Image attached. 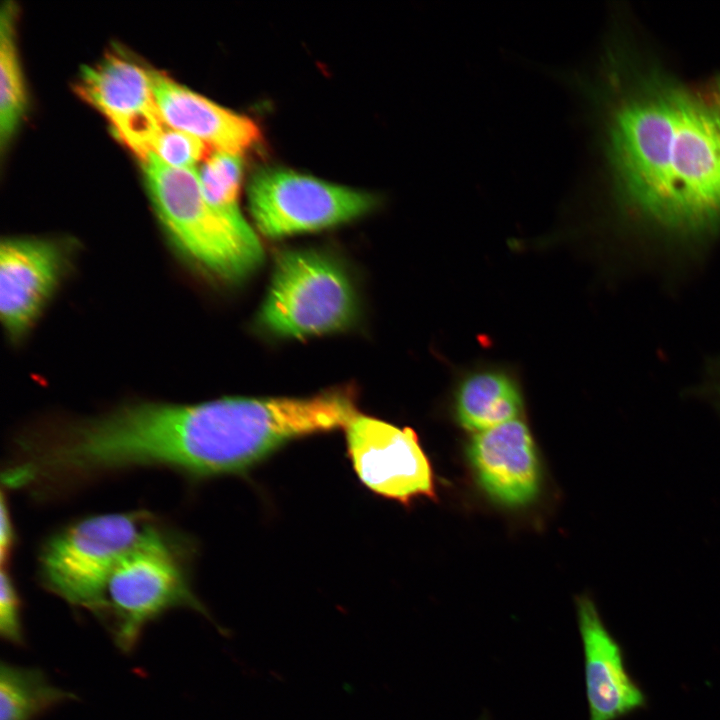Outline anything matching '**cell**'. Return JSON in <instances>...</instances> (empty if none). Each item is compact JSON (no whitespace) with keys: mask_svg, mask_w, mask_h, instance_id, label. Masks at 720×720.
Masks as SVG:
<instances>
[{"mask_svg":"<svg viewBox=\"0 0 720 720\" xmlns=\"http://www.w3.org/2000/svg\"><path fill=\"white\" fill-rule=\"evenodd\" d=\"M156 104L165 124L186 132L215 151L240 155L262 141L258 125L150 69Z\"/></svg>","mask_w":720,"mask_h":720,"instance_id":"7c38bea8","label":"cell"},{"mask_svg":"<svg viewBox=\"0 0 720 720\" xmlns=\"http://www.w3.org/2000/svg\"><path fill=\"white\" fill-rule=\"evenodd\" d=\"M521 408L517 385L499 371L471 373L460 382L456 391L457 420L471 431L482 432L515 420Z\"/></svg>","mask_w":720,"mask_h":720,"instance_id":"4fadbf2b","label":"cell"},{"mask_svg":"<svg viewBox=\"0 0 720 720\" xmlns=\"http://www.w3.org/2000/svg\"><path fill=\"white\" fill-rule=\"evenodd\" d=\"M1 530H0V560L2 566L8 564L16 543L15 530L11 518L9 506L2 493L1 497Z\"/></svg>","mask_w":720,"mask_h":720,"instance_id":"d6986e66","label":"cell"},{"mask_svg":"<svg viewBox=\"0 0 720 720\" xmlns=\"http://www.w3.org/2000/svg\"><path fill=\"white\" fill-rule=\"evenodd\" d=\"M247 193L255 224L268 237L345 223L369 213L378 203L374 194L281 167L257 169Z\"/></svg>","mask_w":720,"mask_h":720,"instance_id":"8992f818","label":"cell"},{"mask_svg":"<svg viewBox=\"0 0 720 720\" xmlns=\"http://www.w3.org/2000/svg\"><path fill=\"white\" fill-rule=\"evenodd\" d=\"M17 8L11 1L0 13V147L4 153L27 109V93L16 40Z\"/></svg>","mask_w":720,"mask_h":720,"instance_id":"5bb4252c","label":"cell"},{"mask_svg":"<svg viewBox=\"0 0 720 720\" xmlns=\"http://www.w3.org/2000/svg\"><path fill=\"white\" fill-rule=\"evenodd\" d=\"M0 634L7 642L15 645L23 643V632L20 619V598L14 581L6 567L1 568Z\"/></svg>","mask_w":720,"mask_h":720,"instance_id":"ac0fdd59","label":"cell"},{"mask_svg":"<svg viewBox=\"0 0 720 720\" xmlns=\"http://www.w3.org/2000/svg\"><path fill=\"white\" fill-rule=\"evenodd\" d=\"M70 247L50 238L9 237L0 247V314L18 340L36 322L69 263Z\"/></svg>","mask_w":720,"mask_h":720,"instance_id":"9c48e42d","label":"cell"},{"mask_svg":"<svg viewBox=\"0 0 720 720\" xmlns=\"http://www.w3.org/2000/svg\"><path fill=\"white\" fill-rule=\"evenodd\" d=\"M146 511L86 517L57 531L42 546L39 576L70 605L98 614L108 609L107 585L117 565L160 530Z\"/></svg>","mask_w":720,"mask_h":720,"instance_id":"3957f363","label":"cell"},{"mask_svg":"<svg viewBox=\"0 0 720 720\" xmlns=\"http://www.w3.org/2000/svg\"><path fill=\"white\" fill-rule=\"evenodd\" d=\"M145 187L168 238L202 271L228 282L254 272L263 261L258 237L240 234L209 205L196 169H178L154 153L141 161Z\"/></svg>","mask_w":720,"mask_h":720,"instance_id":"7a4b0ae2","label":"cell"},{"mask_svg":"<svg viewBox=\"0 0 720 720\" xmlns=\"http://www.w3.org/2000/svg\"><path fill=\"white\" fill-rule=\"evenodd\" d=\"M209 146L198 138L168 126L158 136L153 152L163 163L178 169H195L204 161Z\"/></svg>","mask_w":720,"mask_h":720,"instance_id":"e0dca14e","label":"cell"},{"mask_svg":"<svg viewBox=\"0 0 720 720\" xmlns=\"http://www.w3.org/2000/svg\"><path fill=\"white\" fill-rule=\"evenodd\" d=\"M345 436L355 473L375 494L405 505L435 497L431 464L413 429L358 414Z\"/></svg>","mask_w":720,"mask_h":720,"instance_id":"52a82bcc","label":"cell"},{"mask_svg":"<svg viewBox=\"0 0 720 720\" xmlns=\"http://www.w3.org/2000/svg\"><path fill=\"white\" fill-rule=\"evenodd\" d=\"M607 144L622 195L649 218L697 229L720 217V114L710 104L648 86L613 110Z\"/></svg>","mask_w":720,"mask_h":720,"instance_id":"6da1fadb","label":"cell"},{"mask_svg":"<svg viewBox=\"0 0 720 720\" xmlns=\"http://www.w3.org/2000/svg\"><path fill=\"white\" fill-rule=\"evenodd\" d=\"M710 105L720 114V78L709 89Z\"/></svg>","mask_w":720,"mask_h":720,"instance_id":"ffe728a7","label":"cell"},{"mask_svg":"<svg viewBox=\"0 0 720 720\" xmlns=\"http://www.w3.org/2000/svg\"><path fill=\"white\" fill-rule=\"evenodd\" d=\"M358 311L348 274L314 250H285L275 261L259 323L281 337L304 338L349 326Z\"/></svg>","mask_w":720,"mask_h":720,"instance_id":"277c9868","label":"cell"},{"mask_svg":"<svg viewBox=\"0 0 720 720\" xmlns=\"http://www.w3.org/2000/svg\"><path fill=\"white\" fill-rule=\"evenodd\" d=\"M577 616L589 720H617L642 708L646 704L645 694L629 675L621 646L588 596L577 599Z\"/></svg>","mask_w":720,"mask_h":720,"instance_id":"30bf717a","label":"cell"},{"mask_svg":"<svg viewBox=\"0 0 720 720\" xmlns=\"http://www.w3.org/2000/svg\"><path fill=\"white\" fill-rule=\"evenodd\" d=\"M106 598L114 615V642L124 652L135 648L150 621L170 609L187 607L208 615L191 588L174 543L161 530L117 565Z\"/></svg>","mask_w":720,"mask_h":720,"instance_id":"5b68a950","label":"cell"},{"mask_svg":"<svg viewBox=\"0 0 720 720\" xmlns=\"http://www.w3.org/2000/svg\"><path fill=\"white\" fill-rule=\"evenodd\" d=\"M242 171L240 155L214 151L197 173L204 197L212 209L240 234L256 237L239 206Z\"/></svg>","mask_w":720,"mask_h":720,"instance_id":"2e32d148","label":"cell"},{"mask_svg":"<svg viewBox=\"0 0 720 720\" xmlns=\"http://www.w3.org/2000/svg\"><path fill=\"white\" fill-rule=\"evenodd\" d=\"M75 90L103 114L113 134L140 162L153 152L167 125L155 101L150 69L112 52L83 67Z\"/></svg>","mask_w":720,"mask_h":720,"instance_id":"ba28073f","label":"cell"},{"mask_svg":"<svg viewBox=\"0 0 720 720\" xmlns=\"http://www.w3.org/2000/svg\"><path fill=\"white\" fill-rule=\"evenodd\" d=\"M468 457L482 488L499 503L521 506L532 501L540 484L533 438L520 420L476 434Z\"/></svg>","mask_w":720,"mask_h":720,"instance_id":"8fae6325","label":"cell"},{"mask_svg":"<svg viewBox=\"0 0 720 720\" xmlns=\"http://www.w3.org/2000/svg\"><path fill=\"white\" fill-rule=\"evenodd\" d=\"M74 698L51 684L39 669L1 664L0 720H33Z\"/></svg>","mask_w":720,"mask_h":720,"instance_id":"9a60e30c","label":"cell"}]
</instances>
